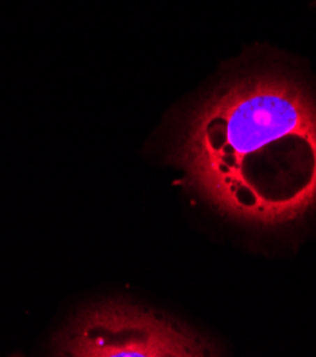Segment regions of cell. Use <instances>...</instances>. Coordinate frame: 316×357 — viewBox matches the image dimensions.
<instances>
[{
    "mask_svg": "<svg viewBox=\"0 0 316 357\" xmlns=\"http://www.w3.org/2000/svg\"><path fill=\"white\" fill-rule=\"evenodd\" d=\"M59 357H202L213 347L198 332L127 301H100L70 316L50 340Z\"/></svg>",
    "mask_w": 316,
    "mask_h": 357,
    "instance_id": "obj_2",
    "label": "cell"
},
{
    "mask_svg": "<svg viewBox=\"0 0 316 357\" xmlns=\"http://www.w3.org/2000/svg\"><path fill=\"white\" fill-rule=\"evenodd\" d=\"M172 160L223 215L258 227L296 222L316 208V100L283 75L234 79L191 110Z\"/></svg>",
    "mask_w": 316,
    "mask_h": 357,
    "instance_id": "obj_1",
    "label": "cell"
}]
</instances>
